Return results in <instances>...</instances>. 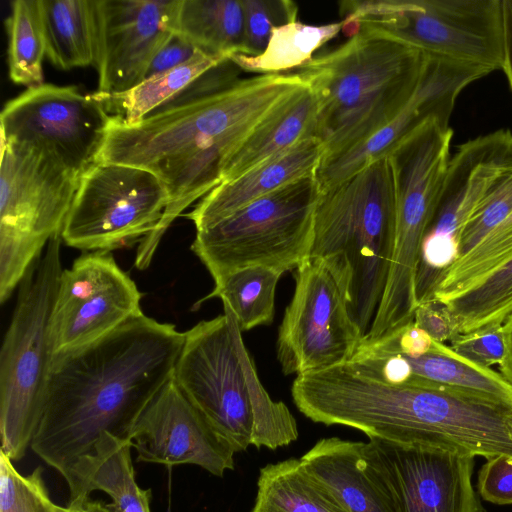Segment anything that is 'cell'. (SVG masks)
Returning <instances> with one entry per match:
<instances>
[{"label":"cell","mask_w":512,"mask_h":512,"mask_svg":"<svg viewBox=\"0 0 512 512\" xmlns=\"http://www.w3.org/2000/svg\"><path fill=\"white\" fill-rule=\"evenodd\" d=\"M294 281L276 341L282 372L299 376L347 363L363 338L350 313L348 280L308 256L294 269Z\"/></svg>","instance_id":"obj_12"},{"label":"cell","mask_w":512,"mask_h":512,"mask_svg":"<svg viewBox=\"0 0 512 512\" xmlns=\"http://www.w3.org/2000/svg\"><path fill=\"white\" fill-rule=\"evenodd\" d=\"M5 21L11 80L27 88L43 84L46 43L39 0H13Z\"/></svg>","instance_id":"obj_33"},{"label":"cell","mask_w":512,"mask_h":512,"mask_svg":"<svg viewBox=\"0 0 512 512\" xmlns=\"http://www.w3.org/2000/svg\"><path fill=\"white\" fill-rule=\"evenodd\" d=\"M60 235L53 237L21 281L0 353L1 452L20 460L38 427L52 350L50 319L61 265Z\"/></svg>","instance_id":"obj_7"},{"label":"cell","mask_w":512,"mask_h":512,"mask_svg":"<svg viewBox=\"0 0 512 512\" xmlns=\"http://www.w3.org/2000/svg\"><path fill=\"white\" fill-rule=\"evenodd\" d=\"M179 0H95L98 91L121 93L142 82L174 35Z\"/></svg>","instance_id":"obj_18"},{"label":"cell","mask_w":512,"mask_h":512,"mask_svg":"<svg viewBox=\"0 0 512 512\" xmlns=\"http://www.w3.org/2000/svg\"><path fill=\"white\" fill-rule=\"evenodd\" d=\"M0 302L61 234L80 177L50 156L1 138Z\"/></svg>","instance_id":"obj_10"},{"label":"cell","mask_w":512,"mask_h":512,"mask_svg":"<svg viewBox=\"0 0 512 512\" xmlns=\"http://www.w3.org/2000/svg\"><path fill=\"white\" fill-rule=\"evenodd\" d=\"M347 364L388 384H440L512 399V386L501 373L476 365L435 340L425 351L399 348L384 336L361 340Z\"/></svg>","instance_id":"obj_21"},{"label":"cell","mask_w":512,"mask_h":512,"mask_svg":"<svg viewBox=\"0 0 512 512\" xmlns=\"http://www.w3.org/2000/svg\"><path fill=\"white\" fill-rule=\"evenodd\" d=\"M111 117L95 93L43 83L5 104L1 138L38 150L81 177L95 163Z\"/></svg>","instance_id":"obj_15"},{"label":"cell","mask_w":512,"mask_h":512,"mask_svg":"<svg viewBox=\"0 0 512 512\" xmlns=\"http://www.w3.org/2000/svg\"><path fill=\"white\" fill-rule=\"evenodd\" d=\"M478 79L466 64L427 57L419 85L403 110L388 124L350 150L323 161L315 173L319 191H325L383 155L428 120L449 126L459 93Z\"/></svg>","instance_id":"obj_20"},{"label":"cell","mask_w":512,"mask_h":512,"mask_svg":"<svg viewBox=\"0 0 512 512\" xmlns=\"http://www.w3.org/2000/svg\"><path fill=\"white\" fill-rule=\"evenodd\" d=\"M174 34L203 52L229 59L242 53V0H179Z\"/></svg>","instance_id":"obj_27"},{"label":"cell","mask_w":512,"mask_h":512,"mask_svg":"<svg viewBox=\"0 0 512 512\" xmlns=\"http://www.w3.org/2000/svg\"><path fill=\"white\" fill-rule=\"evenodd\" d=\"M351 419L369 439L487 459L512 457V399L440 384L365 378L354 391Z\"/></svg>","instance_id":"obj_5"},{"label":"cell","mask_w":512,"mask_h":512,"mask_svg":"<svg viewBox=\"0 0 512 512\" xmlns=\"http://www.w3.org/2000/svg\"><path fill=\"white\" fill-rule=\"evenodd\" d=\"M197 48L174 34L152 60L146 78L169 71L190 60Z\"/></svg>","instance_id":"obj_41"},{"label":"cell","mask_w":512,"mask_h":512,"mask_svg":"<svg viewBox=\"0 0 512 512\" xmlns=\"http://www.w3.org/2000/svg\"><path fill=\"white\" fill-rule=\"evenodd\" d=\"M324 156L321 140L308 137L243 175L220 183L185 217L194 223L196 230L206 228L291 182L315 175Z\"/></svg>","instance_id":"obj_23"},{"label":"cell","mask_w":512,"mask_h":512,"mask_svg":"<svg viewBox=\"0 0 512 512\" xmlns=\"http://www.w3.org/2000/svg\"><path fill=\"white\" fill-rule=\"evenodd\" d=\"M168 203L166 186L151 171L94 163L80 177L62 242L84 252H111L140 242L156 228Z\"/></svg>","instance_id":"obj_13"},{"label":"cell","mask_w":512,"mask_h":512,"mask_svg":"<svg viewBox=\"0 0 512 512\" xmlns=\"http://www.w3.org/2000/svg\"><path fill=\"white\" fill-rule=\"evenodd\" d=\"M244 9V40L241 55L255 57L263 53L274 27L297 20L294 2L242 0Z\"/></svg>","instance_id":"obj_36"},{"label":"cell","mask_w":512,"mask_h":512,"mask_svg":"<svg viewBox=\"0 0 512 512\" xmlns=\"http://www.w3.org/2000/svg\"><path fill=\"white\" fill-rule=\"evenodd\" d=\"M413 322L435 341L441 343L450 340L456 335L454 324L447 307L435 299L417 305Z\"/></svg>","instance_id":"obj_40"},{"label":"cell","mask_w":512,"mask_h":512,"mask_svg":"<svg viewBox=\"0 0 512 512\" xmlns=\"http://www.w3.org/2000/svg\"><path fill=\"white\" fill-rule=\"evenodd\" d=\"M453 131L431 119L401 139L388 156L395 195V242L379 310L396 319L417 306L415 280L420 250L441 193Z\"/></svg>","instance_id":"obj_11"},{"label":"cell","mask_w":512,"mask_h":512,"mask_svg":"<svg viewBox=\"0 0 512 512\" xmlns=\"http://www.w3.org/2000/svg\"><path fill=\"white\" fill-rule=\"evenodd\" d=\"M343 33L366 29L427 56L501 69L502 0H365L340 3Z\"/></svg>","instance_id":"obj_8"},{"label":"cell","mask_w":512,"mask_h":512,"mask_svg":"<svg viewBox=\"0 0 512 512\" xmlns=\"http://www.w3.org/2000/svg\"><path fill=\"white\" fill-rule=\"evenodd\" d=\"M450 344L454 352L476 365L486 368L500 365L506 350L503 324L456 334L450 339Z\"/></svg>","instance_id":"obj_38"},{"label":"cell","mask_w":512,"mask_h":512,"mask_svg":"<svg viewBox=\"0 0 512 512\" xmlns=\"http://www.w3.org/2000/svg\"><path fill=\"white\" fill-rule=\"evenodd\" d=\"M319 195L315 175L291 182L196 230L191 250L214 281L246 267L294 270L310 254Z\"/></svg>","instance_id":"obj_9"},{"label":"cell","mask_w":512,"mask_h":512,"mask_svg":"<svg viewBox=\"0 0 512 512\" xmlns=\"http://www.w3.org/2000/svg\"><path fill=\"white\" fill-rule=\"evenodd\" d=\"M282 272L262 267H246L214 281L212 291L194 308L212 298H220L232 311L242 332L272 323L277 284Z\"/></svg>","instance_id":"obj_30"},{"label":"cell","mask_w":512,"mask_h":512,"mask_svg":"<svg viewBox=\"0 0 512 512\" xmlns=\"http://www.w3.org/2000/svg\"><path fill=\"white\" fill-rule=\"evenodd\" d=\"M141 298L111 252H84L60 275L50 319L52 356L89 344L143 313Z\"/></svg>","instance_id":"obj_16"},{"label":"cell","mask_w":512,"mask_h":512,"mask_svg":"<svg viewBox=\"0 0 512 512\" xmlns=\"http://www.w3.org/2000/svg\"><path fill=\"white\" fill-rule=\"evenodd\" d=\"M512 212V173L479 204L459 236V255H465ZM457 258V259H458Z\"/></svg>","instance_id":"obj_37"},{"label":"cell","mask_w":512,"mask_h":512,"mask_svg":"<svg viewBox=\"0 0 512 512\" xmlns=\"http://www.w3.org/2000/svg\"><path fill=\"white\" fill-rule=\"evenodd\" d=\"M425 62L420 50L359 29L334 50L297 68L316 102L315 137L325 146L323 161L392 121L415 93Z\"/></svg>","instance_id":"obj_3"},{"label":"cell","mask_w":512,"mask_h":512,"mask_svg":"<svg viewBox=\"0 0 512 512\" xmlns=\"http://www.w3.org/2000/svg\"><path fill=\"white\" fill-rule=\"evenodd\" d=\"M251 512H348L308 470L290 458L261 468Z\"/></svg>","instance_id":"obj_28"},{"label":"cell","mask_w":512,"mask_h":512,"mask_svg":"<svg viewBox=\"0 0 512 512\" xmlns=\"http://www.w3.org/2000/svg\"><path fill=\"white\" fill-rule=\"evenodd\" d=\"M185 332L136 315L103 337L54 354L30 448L62 476L103 433L129 438L172 378Z\"/></svg>","instance_id":"obj_1"},{"label":"cell","mask_w":512,"mask_h":512,"mask_svg":"<svg viewBox=\"0 0 512 512\" xmlns=\"http://www.w3.org/2000/svg\"><path fill=\"white\" fill-rule=\"evenodd\" d=\"M503 52L502 66L512 90V0H502Z\"/></svg>","instance_id":"obj_42"},{"label":"cell","mask_w":512,"mask_h":512,"mask_svg":"<svg viewBox=\"0 0 512 512\" xmlns=\"http://www.w3.org/2000/svg\"><path fill=\"white\" fill-rule=\"evenodd\" d=\"M137 461L173 467L197 465L222 477L234 469L231 447L214 431L171 378L154 396L131 432Z\"/></svg>","instance_id":"obj_19"},{"label":"cell","mask_w":512,"mask_h":512,"mask_svg":"<svg viewBox=\"0 0 512 512\" xmlns=\"http://www.w3.org/2000/svg\"><path fill=\"white\" fill-rule=\"evenodd\" d=\"M512 173V133L499 129L461 144L450 157L438 204L424 236L415 280L426 301L459 255V236L479 204Z\"/></svg>","instance_id":"obj_14"},{"label":"cell","mask_w":512,"mask_h":512,"mask_svg":"<svg viewBox=\"0 0 512 512\" xmlns=\"http://www.w3.org/2000/svg\"><path fill=\"white\" fill-rule=\"evenodd\" d=\"M131 448V439L103 433L93 450L63 476L69 487V501L100 490L112 499L108 506L113 512H151L152 491L140 488L136 482Z\"/></svg>","instance_id":"obj_24"},{"label":"cell","mask_w":512,"mask_h":512,"mask_svg":"<svg viewBox=\"0 0 512 512\" xmlns=\"http://www.w3.org/2000/svg\"><path fill=\"white\" fill-rule=\"evenodd\" d=\"M443 304L456 334L504 324L512 315V258Z\"/></svg>","instance_id":"obj_32"},{"label":"cell","mask_w":512,"mask_h":512,"mask_svg":"<svg viewBox=\"0 0 512 512\" xmlns=\"http://www.w3.org/2000/svg\"><path fill=\"white\" fill-rule=\"evenodd\" d=\"M304 83L297 73L259 74L221 88L176 96L133 124L112 115L95 163L152 172L211 149L231 157L270 110Z\"/></svg>","instance_id":"obj_2"},{"label":"cell","mask_w":512,"mask_h":512,"mask_svg":"<svg viewBox=\"0 0 512 512\" xmlns=\"http://www.w3.org/2000/svg\"><path fill=\"white\" fill-rule=\"evenodd\" d=\"M42 471L39 466L24 476L0 451V512H67L51 500Z\"/></svg>","instance_id":"obj_35"},{"label":"cell","mask_w":512,"mask_h":512,"mask_svg":"<svg viewBox=\"0 0 512 512\" xmlns=\"http://www.w3.org/2000/svg\"><path fill=\"white\" fill-rule=\"evenodd\" d=\"M300 459L348 512H395L369 442L323 438Z\"/></svg>","instance_id":"obj_22"},{"label":"cell","mask_w":512,"mask_h":512,"mask_svg":"<svg viewBox=\"0 0 512 512\" xmlns=\"http://www.w3.org/2000/svg\"><path fill=\"white\" fill-rule=\"evenodd\" d=\"M477 493L485 501L512 504V457L498 455L488 458L478 473Z\"/></svg>","instance_id":"obj_39"},{"label":"cell","mask_w":512,"mask_h":512,"mask_svg":"<svg viewBox=\"0 0 512 512\" xmlns=\"http://www.w3.org/2000/svg\"><path fill=\"white\" fill-rule=\"evenodd\" d=\"M512 258V212L441 275L432 299L446 302Z\"/></svg>","instance_id":"obj_34"},{"label":"cell","mask_w":512,"mask_h":512,"mask_svg":"<svg viewBox=\"0 0 512 512\" xmlns=\"http://www.w3.org/2000/svg\"><path fill=\"white\" fill-rule=\"evenodd\" d=\"M316 102L306 83L286 95L227 160L221 183L231 181L315 137Z\"/></svg>","instance_id":"obj_25"},{"label":"cell","mask_w":512,"mask_h":512,"mask_svg":"<svg viewBox=\"0 0 512 512\" xmlns=\"http://www.w3.org/2000/svg\"><path fill=\"white\" fill-rule=\"evenodd\" d=\"M46 56L61 70L95 65V0H39Z\"/></svg>","instance_id":"obj_26"},{"label":"cell","mask_w":512,"mask_h":512,"mask_svg":"<svg viewBox=\"0 0 512 512\" xmlns=\"http://www.w3.org/2000/svg\"><path fill=\"white\" fill-rule=\"evenodd\" d=\"M505 332V356L499 365L500 373L512 386V315L503 324Z\"/></svg>","instance_id":"obj_43"},{"label":"cell","mask_w":512,"mask_h":512,"mask_svg":"<svg viewBox=\"0 0 512 512\" xmlns=\"http://www.w3.org/2000/svg\"><path fill=\"white\" fill-rule=\"evenodd\" d=\"M395 195L387 155L320 192L309 256L349 282V309L363 337L380 305L395 242Z\"/></svg>","instance_id":"obj_6"},{"label":"cell","mask_w":512,"mask_h":512,"mask_svg":"<svg viewBox=\"0 0 512 512\" xmlns=\"http://www.w3.org/2000/svg\"><path fill=\"white\" fill-rule=\"evenodd\" d=\"M395 512H486L472 484L474 456L369 441Z\"/></svg>","instance_id":"obj_17"},{"label":"cell","mask_w":512,"mask_h":512,"mask_svg":"<svg viewBox=\"0 0 512 512\" xmlns=\"http://www.w3.org/2000/svg\"><path fill=\"white\" fill-rule=\"evenodd\" d=\"M172 379L218 436L237 453L277 449L298 438L297 423L262 385L230 308L185 332Z\"/></svg>","instance_id":"obj_4"},{"label":"cell","mask_w":512,"mask_h":512,"mask_svg":"<svg viewBox=\"0 0 512 512\" xmlns=\"http://www.w3.org/2000/svg\"><path fill=\"white\" fill-rule=\"evenodd\" d=\"M343 21L308 25L294 20L274 27L266 49L258 56L233 55L229 61L242 70L261 74H282L313 59V53L342 30Z\"/></svg>","instance_id":"obj_31"},{"label":"cell","mask_w":512,"mask_h":512,"mask_svg":"<svg viewBox=\"0 0 512 512\" xmlns=\"http://www.w3.org/2000/svg\"><path fill=\"white\" fill-rule=\"evenodd\" d=\"M66 508L67 512H113L108 504L92 500L90 497L69 501Z\"/></svg>","instance_id":"obj_44"},{"label":"cell","mask_w":512,"mask_h":512,"mask_svg":"<svg viewBox=\"0 0 512 512\" xmlns=\"http://www.w3.org/2000/svg\"><path fill=\"white\" fill-rule=\"evenodd\" d=\"M226 62L229 61L197 49L187 62L146 78L130 90L114 94H95L108 113L133 124L171 101L208 71Z\"/></svg>","instance_id":"obj_29"}]
</instances>
